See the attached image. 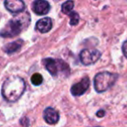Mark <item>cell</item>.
<instances>
[{"label":"cell","mask_w":127,"mask_h":127,"mask_svg":"<svg viewBox=\"0 0 127 127\" xmlns=\"http://www.w3.org/2000/svg\"><path fill=\"white\" fill-rule=\"evenodd\" d=\"M31 23V17L29 12L18 14L11 18L7 25L0 31V36L3 37H13L21 33Z\"/></svg>","instance_id":"7a4b0ae2"},{"label":"cell","mask_w":127,"mask_h":127,"mask_svg":"<svg viewBox=\"0 0 127 127\" xmlns=\"http://www.w3.org/2000/svg\"><path fill=\"white\" fill-rule=\"evenodd\" d=\"M31 81H32V85H40L44 81V78H43L42 75L40 73H34L32 76V78H31Z\"/></svg>","instance_id":"4fadbf2b"},{"label":"cell","mask_w":127,"mask_h":127,"mask_svg":"<svg viewBox=\"0 0 127 127\" xmlns=\"http://www.w3.org/2000/svg\"><path fill=\"white\" fill-rule=\"evenodd\" d=\"M96 127H99V126H96Z\"/></svg>","instance_id":"ac0fdd59"},{"label":"cell","mask_w":127,"mask_h":127,"mask_svg":"<svg viewBox=\"0 0 127 127\" xmlns=\"http://www.w3.org/2000/svg\"><path fill=\"white\" fill-rule=\"evenodd\" d=\"M26 85L25 80L18 76L8 78L2 86V96L8 102H16L25 93Z\"/></svg>","instance_id":"6da1fadb"},{"label":"cell","mask_w":127,"mask_h":127,"mask_svg":"<svg viewBox=\"0 0 127 127\" xmlns=\"http://www.w3.org/2000/svg\"><path fill=\"white\" fill-rule=\"evenodd\" d=\"M122 51H123V53L125 56V58H127V41H125L122 45Z\"/></svg>","instance_id":"2e32d148"},{"label":"cell","mask_w":127,"mask_h":127,"mask_svg":"<svg viewBox=\"0 0 127 127\" xmlns=\"http://www.w3.org/2000/svg\"><path fill=\"white\" fill-rule=\"evenodd\" d=\"M20 124H21L22 126L24 127H28L29 125H30V120L27 117H24L20 119Z\"/></svg>","instance_id":"9a60e30c"},{"label":"cell","mask_w":127,"mask_h":127,"mask_svg":"<svg viewBox=\"0 0 127 127\" xmlns=\"http://www.w3.org/2000/svg\"><path fill=\"white\" fill-rule=\"evenodd\" d=\"M118 78V74L109 72V71H103V72L97 73L94 78V88L96 92L100 93L109 90L114 85Z\"/></svg>","instance_id":"3957f363"},{"label":"cell","mask_w":127,"mask_h":127,"mask_svg":"<svg viewBox=\"0 0 127 127\" xmlns=\"http://www.w3.org/2000/svg\"><path fill=\"white\" fill-rule=\"evenodd\" d=\"M104 115H105V111H104V110H101V111H98L97 112V116L98 117V118H103Z\"/></svg>","instance_id":"e0dca14e"},{"label":"cell","mask_w":127,"mask_h":127,"mask_svg":"<svg viewBox=\"0 0 127 127\" xmlns=\"http://www.w3.org/2000/svg\"><path fill=\"white\" fill-rule=\"evenodd\" d=\"M69 17L71 18V21H70V25H72V26H75L78 24L79 22V15L78 14V12L76 11H71L69 14Z\"/></svg>","instance_id":"5bb4252c"},{"label":"cell","mask_w":127,"mask_h":127,"mask_svg":"<svg viewBox=\"0 0 127 127\" xmlns=\"http://www.w3.org/2000/svg\"><path fill=\"white\" fill-rule=\"evenodd\" d=\"M43 64L50 74L53 77H58L59 74H63L65 77L69 76L70 67L63 60L47 58L43 59Z\"/></svg>","instance_id":"277c9868"},{"label":"cell","mask_w":127,"mask_h":127,"mask_svg":"<svg viewBox=\"0 0 127 127\" xmlns=\"http://www.w3.org/2000/svg\"><path fill=\"white\" fill-rule=\"evenodd\" d=\"M44 119L48 125H56L59 120V113L52 107H47L44 111Z\"/></svg>","instance_id":"9c48e42d"},{"label":"cell","mask_w":127,"mask_h":127,"mask_svg":"<svg viewBox=\"0 0 127 127\" xmlns=\"http://www.w3.org/2000/svg\"><path fill=\"white\" fill-rule=\"evenodd\" d=\"M51 10V5L49 2L44 0H37L32 4V11L37 15H45Z\"/></svg>","instance_id":"ba28073f"},{"label":"cell","mask_w":127,"mask_h":127,"mask_svg":"<svg viewBox=\"0 0 127 127\" xmlns=\"http://www.w3.org/2000/svg\"><path fill=\"white\" fill-rule=\"evenodd\" d=\"M23 45V41L22 40H17L14 42L9 43V44H5L4 46V51L6 52L7 54H12V53L17 52L18 51H19V49Z\"/></svg>","instance_id":"8fae6325"},{"label":"cell","mask_w":127,"mask_h":127,"mask_svg":"<svg viewBox=\"0 0 127 127\" xmlns=\"http://www.w3.org/2000/svg\"><path fill=\"white\" fill-rule=\"evenodd\" d=\"M89 87H90V78L88 77H85L79 82H78V83H76L71 86V92L75 97L82 96L86 92Z\"/></svg>","instance_id":"8992f818"},{"label":"cell","mask_w":127,"mask_h":127,"mask_svg":"<svg viewBox=\"0 0 127 127\" xmlns=\"http://www.w3.org/2000/svg\"><path fill=\"white\" fill-rule=\"evenodd\" d=\"M52 28V20L50 18L39 19L36 24V29L41 33H47Z\"/></svg>","instance_id":"30bf717a"},{"label":"cell","mask_w":127,"mask_h":127,"mask_svg":"<svg viewBox=\"0 0 127 127\" xmlns=\"http://www.w3.org/2000/svg\"><path fill=\"white\" fill-rule=\"evenodd\" d=\"M5 8L11 13H21L25 8V4L21 0H6L4 2Z\"/></svg>","instance_id":"52a82bcc"},{"label":"cell","mask_w":127,"mask_h":127,"mask_svg":"<svg viewBox=\"0 0 127 127\" xmlns=\"http://www.w3.org/2000/svg\"><path fill=\"white\" fill-rule=\"evenodd\" d=\"M101 52L97 49H84L79 54L80 61L85 65L95 64L100 58Z\"/></svg>","instance_id":"5b68a950"},{"label":"cell","mask_w":127,"mask_h":127,"mask_svg":"<svg viewBox=\"0 0 127 127\" xmlns=\"http://www.w3.org/2000/svg\"><path fill=\"white\" fill-rule=\"evenodd\" d=\"M73 7H74V2H73V1H66L65 3H64V4H62L61 11L64 14L69 15L70 13L72 11Z\"/></svg>","instance_id":"7c38bea8"}]
</instances>
